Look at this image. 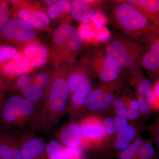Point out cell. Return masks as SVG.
<instances>
[{"label": "cell", "mask_w": 159, "mask_h": 159, "mask_svg": "<svg viewBox=\"0 0 159 159\" xmlns=\"http://www.w3.org/2000/svg\"><path fill=\"white\" fill-rule=\"evenodd\" d=\"M33 83V80L31 77L28 75H21L18 78L16 82V87L18 89L22 91L29 86L31 85Z\"/></svg>", "instance_id": "f546056e"}, {"label": "cell", "mask_w": 159, "mask_h": 159, "mask_svg": "<svg viewBox=\"0 0 159 159\" xmlns=\"http://www.w3.org/2000/svg\"><path fill=\"white\" fill-rule=\"evenodd\" d=\"M5 88H6V86H5V84L0 79V90L4 89Z\"/></svg>", "instance_id": "7bdbcfd3"}, {"label": "cell", "mask_w": 159, "mask_h": 159, "mask_svg": "<svg viewBox=\"0 0 159 159\" xmlns=\"http://www.w3.org/2000/svg\"><path fill=\"white\" fill-rule=\"evenodd\" d=\"M93 76L87 63L84 58L74 61L69 66L68 84L70 94L85 87L92 83Z\"/></svg>", "instance_id": "8fae6325"}, {"label": "cell", "mask_w": 159, "mask_h": 159, "mask_svg": "<svg viewBox=\"0 0 159 159\" xmlns=\"http://www.w3.org/2000/svg\"><path fill=\"white\" fill-rule=\"evenodd\" d=\"M23 159H41L45 158L46 146L42 139L31 134L23 136L20 140Z\"/></svg>", "instance_id": "7c38bea8"}, {"label": "cell", "mask_w": 159, "mask_h": 159, "mask_svg": "<svg viewBox=\"0 0 159 159\" xmlns=\"http://www.w3.org/2000/svg\"><path fill=\"white\" fill-rule=\"evenodd\" d=\"M129 108L139 111V105L136 99H131L128 104Z\"/></svg>", "instance_id": "8d00e7d4"}, {"label": "cell", "mask_w": 159, "mask_h": 159, "mask_svg": "<svg viewBox=\"0 0 159 159\" xmlns=\"http://www.w3.org/2000/svg\"><path fill=\"white\" fill-rule=\"evenodd\" d=\"M22 54L29 60L33 68L44 66L49 58L48 48L36 41L24 46Z\"/></svg>", "instance_id": "2e32d148"}, {"label": "cell", "mask_w": 159, "mask_h": 159, "mask_svg": "<svg viewBox=\"0 0 159 159\" xmlns=\"http://www.w3.org/2000/svg\"><path fill=\"white\" fill-rule=\"evenodd\" d=\"M103 2V1H71V16L76 20L87 21L93 17L97 9Z\"/></svg>", "instance_id": "4fadbf2b"}, {"label": "cell", "mask_w": 159, "mask_h": 159, "mask_svg": "<svg viewBox=\"0 0 159 159\" xmlns=\"http://www.w3.org/2000/svg\"><path fill=\"white\" fill-rule=\"evenodd\" d=\"M14 17L28 23L34 29L44 30L50 25V19L39 2L10 1Z\"/></svg>", "instance_id": "52a82bcc"}, {"label": "cell", "mask_w": 159, "mask_h": 159, "mask_svg": "<svg viewBox=\"0 0 159 159\" xmlns=\"http://www.w3.org/2000/svg\"><path fill=\"white\" fill-rule=\"evenodd\" d=\"M102 122L105 127L114 125V118L111 117H107L102 119Z\"/></svg>", "instance_id": "74e56055"}, {"label": "cell", "mask_w": 159, "mask_h": 159, "mask_svg": "<svg viewBox=\"0 0 159 159\" xmlns=\"http://www.w3.org/2000/svg\"><path fill=\"white\" fill-rule=\"evenodd\" d=\"M128 107H119L114 109V112L116 115V116L124 117L127 119V113L128 110Z\"/></svg>", "instance_id": "e575fe53"}, {"label": "cell", "mask_w": 159, "mask_h": 159, "mask_svg": "<svg viewBox=\"0 0 159 159\" xmlns=\"http://www.w3.org/2000/svg\"><path fill=\"white\" fill-rule=\"evenodd\" d=\"M79 124L82 134L80 148L82 150L99 149L106 137L105 127L102 118L96 115H89L82 119Z\"/></svg>", "instance_id": "9c48e42d"}, {"label": "cell", "mask_w": 159, "mask_h": 159, "mask_svg": "<svg viewBox=\"0 0 159 159\" xmlns=\"http://www.w3.org/2000/svg\"><path fill=\"white\" fill-rule=\"evenodd\" d=\"M56 1H57V0H45V1H43V2L45 5H47L49 7V6L54 4L55 2H56Z\"/></svg>", "instance_id": "b9f144b4"}, {"label": "cell", "mask_w": 159, "mask_h": 159, "mask_svg": "<svg viewBox=\"0 0 159 159\" xmlns=\"http://www.w3.org/2000/svg\"><path fill=\"white\" fill-rule=\"evenodd\" d=\"M144 97L149 103L152 111H159V102L152 89L147 92Z\"/></svg>", "instance_id": "4dcf8cb0"}, {"label": "cell", "mask_w": 159, "mask_h": 159, "mask_svg": "<svg viewBox=\"0 0 159 159\" xmlns=\"http://www.w3.org/2000/svg\"><path fill=\"white\" fill-rule=\"evenodd\" d=\"M136 99L139 103V112L141 116H148L152 111L151 107L145 97L136 96Z\"/></svg>", "instance_id": "f1b7e54d"}, {"label": "cell", "mask_w": 159, "mask_h": 159, "mask_svg": "<svg viewBox=\"0 0 159 159\" xmlns=\"http://www.w3.org/2000/svg\"><path fill=\"white\" fill-rule=\"evenodd\" d=\"M58 138L64 147L80 148L82 134L79 122L74 121L64 125L58 132Z\"/></svg>", "instance_id": "5bb4252c"}, {"label": "cell", "mask_w": 159, "mask_h": 159, "mask_svg": "<svg viewBox=\"0 0 159 159\" xmlns=\"http://www.w3.org/2000/svg\"><path fill=\"white\" fill-rule=\"evenodd\" d=\"M29 60L23 54L18 59H12L0 66V73L8 79L25 75L33 70Z\"/></svg>", "instance_id": "e0dca14e"}, {"label": "cell", "mask_w": 159, "mask_h": 159, "mask_svg": "<svg viewBox=\"0 0 159 159\" xmlns=\"http://www.w3.org/2000/svg\"><path fill=\"white\" fill-rule=\"evenodd\" d=\"M141 68L151 77L159 76V48H146L141 60Z\"/></svg>", "instance_id": "44dd1931"}, {"label": "cell", "mask_w": 159, "mask_h": 159, "mask_svg": "<svg viewBox=\"0 0 159 159\" xmlns=\"http://www.w3.org/2000/svg\"></svg>", "instance_id": "bcb514c9"}, {"label": "cell", "mask_w": 159, "mask_h": 159, "mask_svg": "<svg viewBox=\"0 0 159 159\" xmlns=\"http://www.w3.org/2000/svg\"><path fill=\"white\" fill-rule=\"evenodd\" d=\"M152 90L159 102V78L152 85Z\"/></svg>", "instance_id": "f35d334b"}, {"label": "cell", "mask_w": 159, "mask_h": 159, "mask_svg": "<svg viewBox=\"0 0 159 159\" xmlns=\"http://www.w3.org/2000/svg\"><path fill=\"white\" fill-rule=\"evenodd\" d=\"M48 88L44 91L42 107L30 122L31 129L47 133L59 122L67 110L70 91L68 84L69 65L63 60L56 61Z\"/></svg>", "instance_id": "6da1fadb"}, {"label": "cell", "mask_w": 159, "mask_h": 159, "mask_svg": "<svg viewBox=\"0 0 159 159\" xmlns=\"http://www.w3.org/2000/svg\"><path fill=\"white\" fill-rule=\"evenodd\" d=\"M142 129V125L140 124L133 122L129 123L125 127L119 130L105 153L104 158L116 157L119 152L125 150L136 139L140 138Z\"/></svg>", "instance_id": "30bf717a"}, {"label": "cell", "mask_w": 159, "mask_h": 159, "mask_svg": "<svg viewBox=\"0 0 159 159\" xmlns=\"http://www.w3.org/2000/svg\"><path fill=\"white\" fill-rule=\"evenodd\" d=\"M71 11V1L59 0L48 7L47 13L50 19L57 20L66 16Z\"/></svg>", "instance_id": "7402d4cb"}, {"label": "cell", "mask_w": 159, "mask_h": 159, "mask_svg": "<svg viewBox=\"0 0 159 159\" xmlns=\"http://www.w3.org/2000/svg\"><path fill=\"white\" fill-rule=\"evenodd\" d=\"M109 14L111 21L118 30L136 41L147 45L159 39V27L125 0L111 1Z\"/></svg>", "instance_id": "7a4b0ae2"}, {"label": "cell", "mask_w": 159, "mask_h": 159, "mask_svg": "<svg viewBox=\"0 0 159 159\" xmlns=\"http://www.w3.org/2000/svg\"><path fill=\"white\" fill-rule=\"evenodd\" d=\"M126 85V80L123 77L112 82L101 83L92 89L86 101L85 108L92 112L108 109Z\"/></svg>", "instance_id": "277c9868"}, {"label": "cell", "mask_w": 159, "mask_h": 159, "mask_svg": "<svg viewBox=\"0 0 159 159\" xmlns=\"http://www.w3.org/2000/svg\"><path fill=\"white\" fill-rule=\"evenodd\" d=\"M21 54L14 47L9 45L0 46V66L12 59H18Z\"/></svg>", "instance_id": "d4e9b609"}, {"label": "cell", "mask_w": 159, "mask_h": 159, "mask_svg": "<svg viewBox=\"0 0 159 159\" xmlns=\"http://www.w3.org/2000/svg\"><path fill=\"white\" fill-rule=\"evenodd\" d=\"M41 159H45V158H44Z\"/></svg>", "instance_id": "f6af8a7d"}, {"label": "cell", "mask_w": 159, "mask_h": 159, "mask_svg": "<svg viewBox=\"0 0 159 159\" xmlns=\"http://www.w3.org/2000/svg\"><path fill=\"white\" fill-rule=\"evenodd\" d=\"M10 19L9 16L3 17V16H0V31L3 29V27L6 25V23L8 22Z\"/></svg>", "instance_id": "ab89813d"}, {"label": "cell", "mask_w": 159, "mask_h": 159, "mask_svg": "<svg viewBox=\"0 0 159 159\" xmlns=\"http://www.w3.org/2000/svg\"><path fill=\"white\" fill-rule=\"evenodd\" d=\"M64 148L60 142L53 140L46 145V155L49 159H60L64 157Z\"/></svg>", "instance_id": "484cf974"}, {"label": "cell", "mask_w": 159, "mask_h": 159, "mask_svg": "<svg viewBox=\"0 0 159 159\" xmlns=\"http://www.w3.org/2000/svg\"><path fill=\"white\" fill-rule=\"evenodd\" d=\"M134 86H135L136 96L144 97L147 92L152 89L151 81L145 77L140 80Z\"/></svg>", "instance_id": "83f0119b"}, {"label": "cell", "mask_w": 159, "mask_h": 159, "mask_svg": "<svg viewBox=\"0 0 159 159\" xmlns=\"http://www.w3.org/2000/svg\"><path fill=\"white\" fill-rule=\"evenodd\" d=\"M148 130L152 136L159 135V117L148 126Z\"/></svg>", "instance_id": "836d02e7"}, {"label": "cell", "mask_w": 159, "mask_h": 159, "mask_svg": "<svg viewBox=\"0 0 159 159\" xmlns=\"http://www.w3.org/2000/svg\"><path fill=\"white\" fill-rule=\"evenodd\" d=\"M52 79V73L43 71L38 73L32 78L33 83L44 91L48 88Z\"/></svg>", "instance_id": "4316f807"}, {"label": "cell", "mask_w": 159, "mask_h": 159, "mask_svg": "<svg viewBox=\"0 0 159 159\" xmlns=\"http://www.w3.org/2000/svg\"><path fill=\"white\" fill-rule=\"evenodd\" d=\"M0 159H23L19 139L6 132L0 131Z\"/></svg>", "instance_id": "9a60e30c"}, {"label": "cell", "mask_w": 159, "mask_h": 159, "mask_svg": "<svg viewBox=\"0 0 159 159\" xmlns=\"http://www.w3.org/2000/svg\"><path fill=\"white\" fill-rule=\"evenodd\" d=\"M93 87L92 84L70 94V102L67 112L72 118H77L84 111L87 99Z\"/></svg>", "instance_id": "ac0fdd59"}, {"label": "cell", "mask_w": 159, "mask_h": 159, "mask_svg": "<svg viewBox=\"0 0 159 159\" xmlns=\"http://www.w3.org/2000/svg\"><path fill=\"white\" fill-rule=\"evenodd\" d=\"M142 12L150 21L159 27V0H125Z\"/></svg>", "instance_id": "d6986e66"}, {"label": "cell", "mask_w": 159, "mask_h": 159, "mask_svg": "<svg viewBox=\"0 0 159 159\" xmlns=\"http://www.w3.org/2000/svg\"><path fill=\"white\" fill-rule=\"evenodd\" d=\"M154 143L155 144L156 148H157L159 153V135L152 136Z\"/></svg>", "instance_id": "60d3db41"}, {"label": "cell", "mask_w": 159, "mask_h": 159, "mask_svg": "<svg viewBox=\"0 0 159 159\" xmlns=\"http://www.w3.org/2000/svg\"><path fill=\"white\" fill-rule=\"evenodd\" d=\"M76 28L69 23L61 24L54 29L52 34V40L55 45L56 52L62 59L66 45L69 38Z\"/></svg>", "instance_id": "ffe728a7"}, {"label": "cell", "mask_w": 159, "mask_h": 159, "mask_svg": "<svg viewBox=\"0 0 159 159\" xmlns=\"http://www.w3.org/2000/svg\"><path fill=\"white\" fill-rule=\"evenodd\" d=\"M140 116H141V115L139 111L135 110L132 109H128L127 116V119L128 120L134 121L139 119Z\"/></svg>", "instance_id": "d590c367"}, {"label": "cell", "mask_w": 159, "mask_h": 159, "mask_svg": "<svg viewBox=\"0 0 159 159\" xmlns=\"http://www.w3.org/2000/svg\"><path fill=\"white\" fill-rule=\"evenodd\" d=\"M145 141L141 137L136 139L125 150L117 155V159H137Z\"/></svg>", "instance_id": "603a6c76"}, {"label": "cell", "mask_w": 159, "mask_h": 159, "mask_svg": "<svg viewBox=\"0 0 159 159\" xmlns=\"http://www.w3.org/2000/svg\"><path fill=\"white\" fill-rule=\"evenodd\" d=\"M119 96L116 99H115L110 108L112 110L119 107H128V103L130 100V98L125 95H123L119 97Z\"/></svg>", "instance_id": "1f68e13d"}, {"label": "cell", "mask_w": 159, "mask_h": 159, "mask_svg": "<svg viewBox=\"0 0 159 159\" xmlns=\"http://www.w3.org/2000/svg\"><path fill=\"white\" fill-rule=\"evenodd\" d=\"M36 112L33 102L19 95H12L4 102L1 118L6 125L21 127L31 122Z\"/></svg>", "instance_id": "5b68a950"}, {"label": "cell", "mask_w": 159, "mask_h": 159, "mask_svg": "<svg viewBox=\"0 0 159 159\" xmlns=\"http://www.w3.org/2000/svg\"><path fill=\"white\" fill-rule=\"evenodd\" d=\"M21 92L24 98L30 100L34 104L35 102H40L44 96V91L34 83H32L31 85Z\"/></svg>", "instance_id": "cb8c5ba5"}, {"label": "cell", "mask_w": 159, "mask_h": 159, "mask_svg": "<svg viewBox=\"0 0 159 159\" xmlns=\"http://www.w3.org/2000/svg\"><path fill=\"white\" fill-rule=\"evenodd\" d=\"M35 29L28 23L17 18H11L0 31L2 42L25 46L35 41Z\"/></svg>", "instance_id": "ba28073f"}, {"label": "cell", "mask_w": 159, "mask_h": 159, "mask_svg": "<svg viewBox=\"0 0 159 159\" xmlns=\"http://www.w3.org/2000/svg\"><path fill=\"white\" fill-rule=\"evenodd\" d=\"M128 124V120L126 118L120 116H116L114 118V125L118 131Z\"/></svg>", "instance_id": "d6a6232c"}, {"label": "cell", "mask_w": 159, "mask_h": 159, "mask_svg": "<svg viewBox=\"0 0 159 159\" xmlns=\"http://www.w3.org/2000/svg\"><path fill=\"white\" fill-rule=\"evenodd\" d=\"M103 47L108 58L122 70L130 72L141 69V60L146 49L145 44L116 37Z\"/></svg>", "instance_id": "3957f363"}, {"label": "cell", "mask_w": 159, "mask_h": 159, "mask_svg": "<svg viewBox=\"0 0 159 159\" xmlns=\"http://www.w3.org/2000/svg\"><path fill=\"white\" fill-rule=\"evenodd\" d=\"M84 59L92 75L102 83L112 82L122 77L123 70L108 58L103 47L94 49Z\"/></svg>", "instance_id": "8992f818"}, {"label": "cell", "mask_w": 159, "mask_h": 159, "mask_svg": "<svg viewBox=\"0 0 159 159\" xmlns=\"http://www.w3.org/2000/svg\"><path fill=\"white\" fill-rule=\"evenodd\" d=\"M70 159L66 157L64 155V157H63L62 158H61V159Z\"/></svg>", "instance_id": "ee69618b"}]
</instances>
